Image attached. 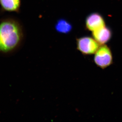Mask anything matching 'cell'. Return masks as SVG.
<instances>
[{"label":"cell","mask_w":122,"mask_h":122,"mask_svg":"<svg viewBox=\"0 0 122 122\" xmlns=\"http://www.w3.org/2000/svg\"><path fill=\"white\" fill-rule=\"evenodd\" d=\"M21 4V0H0L1 11L19 12Z\"/></svg>","instance_id":"obj_6"},{"label":"cell","mask_w":122,"mask_h":122,"mask_svg":"<svg viewBox=\"0 0 122 122\" xmlns=\"http://www.w3.org/2000/svg\"><path fill=\"white\" fill-rule=\"evenodd\" d=\"M92 32L94 39L100 45H105L111 37V30L106 26Z\"/></svg>","instance_id":"obj_5"},{"label":"cell","mask_w":122,"mask_h":122,"mask_svg":"<svg viewBox=\"0 0 122 122\" xmlns=\"http://www.w3.org/2000/svg\"><path fill=\"white\" fill-rule=\"evenodd\" d=\"M94 61L98 67L102 69L111 65L113 56L110 49L106 45H101L95 53Z\"/></svg>","instance_id":"obj_2"},{"label":"cell","mask_w":122,"mask_h":122,"mask_svg":"<svg viewBox=\"0 0 122 122\" xmlns=\"http://www.w3.org/2000/svg\"><path fill=\"white\" fill-rule=\"evenodd\" d=\"M86 25L88 30L93 32L105 26V21L100 14L92 13L86 18Z\"/></svg>","instance_id":"obj_4"},{"label":"cell","mask_w":122,"mask_h":122,"mask_svg":"<svg viewBox=\"0 0 122 122\" xmlns=\"http://www.w3.org/2000/svg\"><path fill=\"white\" fill-rule=\"evenodd\" d=\"M55 27L57 32L64 34L70 32L72 29V25L71 23L63 19L58 20Z\"/></svg>","instance_id":"obj_7"},{"label":"cell","mask_w":122,"mask_h":122,"mask_svg":"<svg viewBox=\"0 0 122 122\" xmlns=\"http://www.w3.org/2000/svg\"><path fill=\"white\" fill-rule=\"evenodd\" d=\"M100 45L94 38L85 36L77 39V49L84 55L95 54L100 47Z\"/></svg>","instance_id":"obj_3"},{"label":"cell","mask_w":122,"mask_h":122,"mask_svg":"<svg viewBox=\"0 0 122 122\" xmlns=\"http://www.w3.org/2000/svg\"><path fill=\"white\" fill-rule=\"evenodd\" d=\"M23 37L22 26L17 20L11 18L0 20V53L15 51L20 46Z\"/></svg>","instance_id":"obj_1"}]
</instances>
